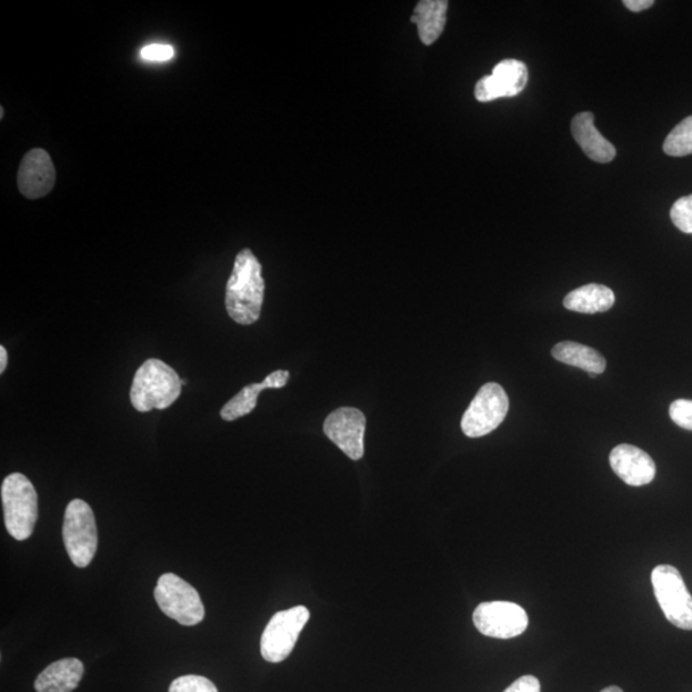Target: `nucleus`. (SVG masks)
Instances as JSON below:
<instances>
[{"label":"nucleus","mask_w":692,"mask_h":692,"mask_svg":"<svg viewBox=\"0 0 692 692\" xmlns=\"http://www.w3.org/2000/svg\"><path fill=\"white\" fill-rule=\"evenodd\" d=\"M264 300L262 265L252 250L244 249L235 258L228 281L224 304L229 315L239 324H253L260 320Z\"/></svg>","instance_id":"1"},{"label":"nucleus","mask_w":692,"mask_h":692,"mask_svg":"<svg viewBox=\"0 0 692 692\" xmlns=\"http://www.w3.org/2000/svg\"><path fill=\"white\" fill-rule=\"evenodd\" d=\"M63 541L70 560L79 569H86L94 560L98 549L96 517L81 499L72 500L66 508Z\"/></svg>","instance_id":"4"},{"label":"nucleus","mask_w":692,"mask_h":692,"mask_svg":"<svg viewBox=\"0 0 692 692\" xmlns=\"http://www.w3.org/2000/svg\"><path fill=\"white\" fill-rule=\"evenodd\" d=\"M473 623L482 635L507 640L520 636L528 630L529 615L519 604L489 602L477 608Z\"/></svg>","instance_id":"9"},{"label":"nucleus","mask_w":692,"mask_h":692,"mask_svg":"<svg viewBox=\"0 0 692 692\" xmlns=\"http://www.w3.org/2000/svg\"><path fill=\"white\" fill-rule=\"evenodd\" d=\"M595 117L591 112H581L573 117L571 131L574 140L590 160L598 163H610L616 156V150L595 128Z\"/></svg>","instance_id":"14"},{"label":"nucleus","mask_w":692,"mask_h":692,"mask_svg":"<svg viewBox=\"0 0 692 692\" xmlns=\"http://www.w3.org/2000/svg\"><path fill=\"white\" fill-rule=\"evenodd\" d=\"M182 381L177 371L157 358L140 365L130 391L131 404L138 412L166 410L181 394Z\"/></svg>","instance_id":"2"},{"label":"nucleus","mask_w":692,"mask_h":692,"mask_svg":"<svg viewBox=\"0 0 692 692\" xmlns=\"http://www.w3.org/2000/svg\"><path fill=\"white\" fill-rule=\"evenodd\" d=\"M449 3L447 0H422L415 6L411 21L419 29L424 46H431L443 33Z\"/></svg>","instance_id":"17"},{"label":"nucleus","mask_w":692,"mask_h":692,"mask_svg":"<svg viewBox=\"0 0 692 692\" xmlns=\"http://www.w3.org/2000/svg\"><path fill=\"white\" fill-rule=\"evenodd\" d=\"M624 6L632 12H643L654 6L653 0H624Z\"/></svg>","instance_id":"26"},{"label":"nucleus","mask_w":692,"mask_h":692,"mask_svg":"<svg viewBox=\"0 0 692 692\" xmlns=\"http://www.w3.org/2000/svg\"><path fill=\"white\" fill-rule=\"evenodd\" d=\"M365 424L362 411L343 407L328 417L323 432L350 460L360 461L364 454Z\"/></svg>","instance_id":"10"},{"label":"nucleus","mask_w":692,"mask_h":692,"mask_svg":"<svg viewBox=\"0 0 692 692\" xmlns=\"http://www.w3.org/2000/svg\"><path fill=\"white\" fill-rule=\"evenodd\" d=\"M552 354L556 361L578 367V369L594 373L596 377L606 369V361L602 354L593 348L573 343V341H563V343L556 344Z\"/></svg>","instance_id":"19"},{"label":"nucleus","mask_w":692,"mask_h":692,"mask_svg":"<svg viewBox=\"0 0 692 692\" xmlns=\"http://www.w3.org/2000/svg\"><path fill=\"white\" fill-rule=\"evenodd\" d=\"M663 150L671 157L692 154V116L682 120L665 138Z\"/></svg>","instance_id":"20"},{"label":"nucleus","mask_w":692,"mask_h":692,"mask_svg":"<svg viewBox=\"0 0 692 692\" xmlns=\"http://www.w3.org/2000/svg\"><path fill=\"white\" fill-rule=\"evenodd\" d=\"M655 598L665 619L681 630H692V596L676 566L661 564L652 573Z\"/></svg>","instance_id":"6"},{"label":"nucleus","mask_w":692,"mask_h":692,"mask_svg":"<svg viewBox=\"0 0 692 692\" xmlns=\"http://www.w3.org/2000/svg\"><path fill=\"white\" fill-rule=\"evenodd\" d=\"M610 462L612 470L630 487H644L652 482L656 474L653 458L644 450L629 444H621L612 450Z\"/></svg>","instance_id":"13"},{"label":"nucleus","mask_w":692,"mask_h":692,"mask_svg":"<svg viewBox=\"0 0 692 692\" xmlns=\"http://www.w3.org/2000/svg\"><path fill=\"white\" fill-rule=\"evenodd\" d=\"M529 81L528 66L519 60H504L494 67L493 73L483 77L474 88V97L481 103L499 98H512L522 93Z\"/></svg>","instance_id":"11"},{"label":"nucleus","mask_w":692,"mask_h":692,"mask_svg":"<svg viewBox=\"0 0 692 692\" xmlns=\"http://www.w3.org/2000/svg\"><path fill=\"white\" fill-rule=\"evenodd\" d=\"M8 364V354L6 348L0 347V373H4Z\"/></svg>","instance_id":"27"},{"label":"nucleus","mask_w":692,"mask_h":692,"mask_svg":"<svg viewBox=\"0 0 692 692\" xmlns=\"http://www.w3.org/2000/svg\"><path fill=\"white\" fill-rule=\"evenodd\" d=\"M614 303L615 295L612 289L599 283H589L571 291L563 304L566 310L573 312L595 314L610 311Z\"/></svg>","instance_id":"18"},{"label":"nucleus","mask_w":692,"mask_h":692,"mask_svg":"<svg viewBox=\"0 0 692 692\" xmlns=\"http://www.w3.org/2000/svg\"><path fill=\"white\" fill-rule=\"evenodd\" d=\"M290 372L285 370L274 371L264 381L245 387L230 402L224 404L221 417L224 421H235L240 417L252 413L257 407L258 395L265 389H282L287 387Z\"/></svg>","instance_id":"15"},{"label":"nucleus","mask_w":692,"mask_h":692,"mask_svg":"<svg viewBox=\"0 0 692 692\" xmlns=\"http://www.w3.org/2000/svg\"><path fill=\"white\" fill-rule=\"evenodd\" d=\"M83 676V664L77 658H66L49 664L36 681L37 692H72Z\"/></svg>","instance_id":"16"},{"label":"nucleus","mask_w":692,"mask_h":692,"mask_svg":"<svg viewBox=\"0 0 692 692\" xmlns=\"http://www.w3.org/2000/svg\"><path fill=\"white\" fill-rule=\"evenodd\" d=\"M174 56V50L170 46L153 44L141 49V57L147 61L166 62Z\"/></svg>","instance_id":"24"},{"label":"nucleus","mask_w":692,"mask_h":692,"mask_svg":"<svg viewBox=\"0 0 692 692\" xmlns=\"http://www.w3.org/2000/svg\"><path fill=\"white\" fill-rule=\"evenodd\" d=\"M600 692H623L619 686H610Z\"/></svg>","instance_id":"28"},{"label":"nucleus","mask_w":692,"mask_h":692,"mask_svg":"<svg viewBox=\"0 0 692 692\" xmlns=\"http://www.w3.org/2000/svg\"><path fill=\"white\" fill-rule=\"evenodd\" d=\"M671 220L680 231L692 235V194L676 200L671 210Z\"/></svg>","instance_id":"22"},{"label":"nucleus","mask_w":692,"mask_h":692,"mask_svg":"<svg viewBox=\"0 0 692 692\" xmlns=\"http://www.w3.org/2000/svg\"><path fill=\"white\" fill-rule=\"evenodd\" d=\"M310 611L303 605L274 614L267 624L261 639V654L264 661L280 663L293 652L300 632L310 621Z\"/></svg>","instance_id":"8"},{"label":"nucleus","mask_w":692,"mask_h":692,"mask_svg":"<svg viewBox=\"0 0 692 692\" xmlns=\"http://www.w3.org/2000/svg\"><path fill=\"white\" fill-rule=\"evenodd\" d=\"M670 415L678 427L692 431V400L679 399L670 407Z\"/></svg>","instance_id":"23"},{"label":"nucleus","mask_w":692,"mask_h":692,"mask_svg":"<svg viewBox=\"0 0 692 692\" xmlns=\"http://www.w3.org/2000/svg\"><path fill=\"white\" fill-rule=\"evenodd\" d=\"M154 598L161 611L182 626H197L204 620V605L198 591L174 573H164L158 580Z\"/></svg>","instance_id":"5"},{"label":"nucleus","mask_w":692,"mask_h":692,"mask_svg":"<svg viewBox=\"0 0 692 692\" xmlns=\"http://www.w3.org/2000/svg\"><path fill=\"white\" fill-rule=\"evenodd\" d=\"M54 183L56 167L44 149H31L23 156L19 173H17V185L23 197L43 198L53 190Z\"/></svg>","instance_id":"12"},{"label":"nucleus","mask_w":692,"mask_h":692,"mask_svg":"<svg viewBox=\"0 0 692 692\" xmlns=\"http://www.w3.org/2000/svg\"><path fill=\"white\" fill-rule=\"evenodd\" d=\"M6 529L17 541L28 540L38 521V494L22 473H12L2 483Z\"/></svg>","instance_id":"3"},{"label":"nucleus","mask_w":692,"mask_h":692,"mask_svg":"<svg viewBox=\"0 0 692 692\" xmlns=\"http://www.w3.org/2000/svg\"><path fill=\"white\" fill-rule=\"evenodd\" d=\"M510 411V398L499 383L483 385L463 414L462 430L465 437L477 439L489 435L503 423Z\"/></svg>","instance_id":"7"},{"label":"nucleus","mask_w":692,"mask_h":692,"mask_svg":"<svg viewBox=\"0 0 692 692\" xmlns=\"http://www.w3.org/2000/svg\"><path fill=\"white\" fill-rule=\"evenodd\" d=\"M504 692H541V685L535 676H522L515 680Z\"/></svg>","instance_id":"25"},{"label":"nucleus","mask_w":692,"mask_h":692,"mask_svg":"<svg viewBox=\"0 0 692 692\" xmlns=\"http://www.w3.org/2000/svg\"><path fill=\"white\" fill-rule=\"evenodd\" d=\"M169 692H219L211 680L195 674L181 676L171 683Z\"/></svg>","instance_id":"21"}]
</instances>
